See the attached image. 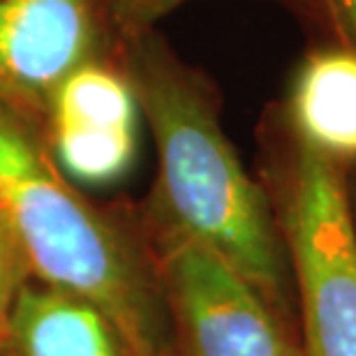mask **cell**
Segmentation results:
<instances>
[{"label":"cell","mask_w":356,"mask_h":356,"mask_svg":"<svg viewBox=\"0 0 356 356\" xmlns=\"http://www.w3.org/2000/svg\"><path fill=\"white\" fill-rule=\"evenodd\" d=\"M116 56L158 148L160 222L218 252L268 305L282 301L284 268L270 202L227 139L209 79L153 31L118 38Z\"/></svg>","instance_id":"obj_1"},{"label":"cell","mask_w":356,"mask_h":356,"mask_svg":"<svg viewBox=\"0 0 356 356\" xmlns=\"http://www.w3.org/2000/svg\"><path fill=\"white\" fill-rule=\"evenodd\" d=\"M0 211L31 275L97 308L132 356H169L144 261L90 206L17 113L0 104Z\"/></svg>","instance_id":"obj_2"},{"label":"cell","mask_w":356,"mask_h":356,"mask_svg":"<svg viewBox=\"0 0 356 356\" xmlns=\"http://www.w3.org/2000/svg\"><path fill=\"white\" fill-rule=\"evenodd\" d=\"M280 123L287 137L280 227L301 289L305 350L356 356V225L347 172L296 139L282 116Z\"/></svg>","instance_id":"obj_3"},{"label":"cell","mask_w":356,"mask_h":356,"mask_svg":"<svg viewBox=\"0 0 356 356\" xmlns=\"http://www.w3.org/2000/svg\"><path fill=\"white\" fill-rule=\"evenodd\" d=\"M160 266L188 356H301L264 296L229 261L165 222Z\"/></svg>","instance_id":"obj_4"},{"label":"cell","mask_w":356,"mask_h":356,"mask_svg":"<svg viewBox=\"0 0 356 356\" xmlns=\"http://www.w3.org/2000/svg\"><path fill=\"white\" fill-rule=\"evenodd\" d=\"M102 12L99 0H0V104L47 118L60 83L102 60Z\"/></svg>","instance_id":"obj_5"},{"label":"cell","mask_w":356,"mask_h":356,"mask_svg":"<svg viewBox=\"0 0 356 356\" xmlns=\"http://www.w3.org/2000/svg\"><path fill=\"white\" fill-rule=\"evenodd\" d=\"M139 102L120 60H92L72 72L47 109L63 172L86 185L116 183L137 155Z\"/></svg>","instance_id":"obj_6"},{"label":"cell","mask_w":356,"mask_h":356,"mask_svg":"<svg viewBox=\"0 0 356 356\" xmlns=\"http://www.w3.org/2000/svg\"><path fill=\"white\" fill-rule=\"evenodd\" d=\"M280 116L312 151L356 165V51L312 42L291 72Z\"/></svg>","instance_id":"obj_7"},{"label":"cell","mask_w":356,"mask_h":356,"mask_svg":"<svg viewBox=\"0 0 356 356\" xmlns=\"http://www.w3.org/2000/svg\"><path fill=\"white\" fill-rule=\"evenodd\" d=\"M17 356H132L97 308L42 282L19 289L7 324Z\"/></svg>","instance_id":"obj_8"},{"label":"cell","mask_w":356,"mask_h":356,"mask_svg":"<svg viewBox=\"0 0 356 356\" xmlns=\"http://www.w3.org/2000/svg\"><path fill=\"white\" fill-rule=\"evenodd\" d=\"M294 10L312 26L317 42L356 51V0H298Z\"/></svg>","instance_id":"obj_9"},{"label":"cell","mask_w":356,"mask_h":356,"mask_svg":"<svg viewBox=\"0 0 356 356\" xmlns=\"http://www.w3.org/2000/svg\"><path fill=\"white\" fill-rule=\"evenodd\" d=\"M31 277L24 254L14 238V232L0 211V345L7 343V324H10L12 305L17 301L19 289Z\"/></svg>","instance_id":"obj_10"},{"label":"cell","mask_w":356,"mask_h":356,"mask_svg":"<svg viewBox=\"0 0 356 356\" xmlns=\"http://www.w3.org/2000/svg\"><path fill=\"white\" fill-rule=\"evenodd\" d=\"M99 3L111 17L118 38H130V35L153 31L155 21L188 0H99ZM275 3H284L294 10L298 0H275Z\"/></svg>","instance_id":"obj_11"}]
</instances>
